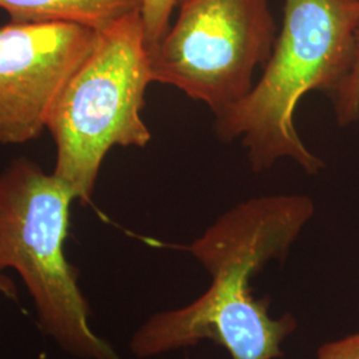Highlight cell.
<instances>
[{
	"instance_id": "cell-11",
	"label": "cell",
	"mask_w": 359,
	"mask_h": 359,
	"mask_svg": "<svg viewBox=\"0 0 359 359\" xmlns=\"http://www.w3.org/2000/svg\"><path fill=\"white\" fill-rule=\"evenodd\" d=\"M0 293L10 297V298H15L16 297V289L13 281L4 276H0Z\"/></svg>"
},
{
	"instance_id": "cell-8",
	"label": "cell",
	"mask_w": 359,
	"mask_h": 359,
	"mask_svg": "<svg viewBox=\"0 0 359 359\" xmlns=\"http://www.w3.org/2000/svg\"><path fill=\"white\" fill-rule=\"evenodd\" d=\"M337 123L346 127L359 120V28L355 36L353 62L346 76L330 93Z\"/></svg>"
},
{
	"instance_id": "cell-6",
	"label": "cell",
	"mask_w": 359,
	"mask_h": 359,
	"mask_svg": "<svg viewBox=\"0 0 359 359\" xmlns=\"http://www.w3.org/2000/svg\"><path fill=\"white\" fill-rule=\"evenodd\" d=\"M95 39V29L72 23L0 26V144H26L47 129L56 99Z\"/></svg>"
},
{
	"instance_id": "cell-1",
	"label": "cell",
	"mask_w": 359,
	"mask_h": 359,
	"mask_svg": "<svg viewBox=\"0 0 359 359\" xmlns=\"http://www.w3.org/2000/svg\"><path fill=\"white\" fill-rule=\"evenodd\" d=\"M313 215L311 198L299 194L250 198L228 210L191 246L212 276L209 289L189 306L149 318L132 339L133 354L154 357L212 339L231 359L281 357L297 322L292 316L271 318L269 301L253 297L249 280L287 255Z\"/></svg>"
},
{
	"instance_id": "cell-5",
	"label": "cell",
	"mask_w": 359,
	"mask_h": 359,
	"mask_svg": "<svg viewBox=\"0 0 359 359\" xmlns=\"http://www.w3.org/2000/svg\"><path fill=\"white\" fill-rule=\"evenodd\" d=\"M165 36L148 50L152 83L172 86L218 115L255 87L277 27L269 0H177Z\"/></svg>"
},
{
	"instance_id": "cell-2",
	"label": "cell",
	"mask_w": 359,
	"mask_h": 359,
	"mask_svg": "<svg viewBox=\"0 0 359 359\" xmlns=\"http://www.w3.org/2000/svg\"><path fill=\"white\" fill-rule=\"evenodd\" d=\"M358 28L359 0H285L264 72L241 102L216 115L218 137L240 139L256 172L290 158L317 173L323 161L301 140L295 109L309 92L330 95L346 76Z\"/></svg>"
},
{
	"instance_id": "cell-4",
	"label": "cell",
	"mask_w": 359,
	"mask_h": 359,
	"mask_svg": "<svg viewBox=\"0 0 359 359\" xmlns=\"http://www.w3.org/2000/svg\"><path fill=\"white\" fill-rule=\"evenodd\" d=\"M74 191L55 173L16 158L0 175V271L19 273L43 330L84 359H123L88 323L77 270L65 257Z\"/></svg>"
},
{
	"instance_id": "cell-10",
	"label": "cell",
	"mask_w": 359,
	"mask_h": 359,
	"mask_svg": "<svg viewBox=\"0 0 359 359\" xmlns=\"http://www.w3.org/2000/svg\"><path fill=\"white\" fill-rule=\"evenodd\" d=\"M318 359H359V334L323 345Z\"/></svg>"
},
{
	"instance_id": "cell-9",
	"label": "cell",
	"mask_w": 359,
	"mask_h": 359,
	"mask_svg": "<svg viewBox=\"0 0 359 359\" xmlns=\"http://www.w3.org/2000/svg\"><path fill=\"white\" fill-rule=\"evenodd\" d=\"M176 4L177 0H144L142 18L148 50L165 36Z\"/></svg>"
},
{
	"instance_id": "cell-7",
	"label": "cell",
	"mask_w": 359,
	"mask_h": 359,
	"mask_svg": "<svg viewBox=\"0 0 359 359\" xmlns=\"http://www.w3.org/2000/svg\"><path fill=\"white\" fill-rule=\"evenodd\" d=\"M144 0H0L16 23H72L100 31L142 13Z\"/></svg>"
},
{
	"instance_id": "cell-3",
	"label": "cell",
	"mask_w": 359,
	"mask_h": 359,
	"mask_svg": "<svg viewBox=\"0 0 359 359\" xmlns=\"http://www.w3.org/2000/svg\"><path fill=\"white\" fill-rule=\"evenodd\" d=\"M151 83L142 13L96 31L92 50L65 83L47 123L56 144L53 173L81 204L90 203L114 147L144 148L151 142L142 117Z\"/></svg>"
}]
</instances>
